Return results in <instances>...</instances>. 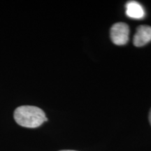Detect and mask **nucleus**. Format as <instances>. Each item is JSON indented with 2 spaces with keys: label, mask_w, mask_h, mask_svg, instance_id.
I'll return each instance as SVG.
<instances>
[{
  "label": "nucleus",
  "mask_w": 151,
  "mask_h": 151,
  "mask_svg": "<svg viewBox=\"0 0 151 151\" xmlns=\"http://www.w3.org/2000/svg\"><path fill=\"white\" fill-rule=\"evenodd\" d=\"M151 41V27L149 25H140L138 27L134 37V45L137 47H141L146 45Z\"/></svg>",
  "instance_id": "7ed1b4c3"
},
{
  "label": "nucleus",
  "mask_w": 151,
  "mask_h": 151,
  "mask_svg": "<svg viewBox=\"0 0 151 151\" xmlns=\"http://www.w3.org/2000/svg\"><path fill=\"white\" fill-rule=\"evenodd\" d=\"M60 151H76V150H60Z\"/></svg>",
  "instance_id": "423d86ee"
},
{
  "label": "nucleus",
  "mask_w": 151,
  "mask_h": 151,
  "mask_svg": "<svg viewBox=\"0 0 151 151\" xmlns=\"http://www.w3.org/2000/svg\"><path fill=\"white\" fill-rule=\"evenodd\" d=\"M129 26L124 22L114 24L111 29V40L116 45L122 46L126 44L129 40Z\"/></svg>",
  "instance_id": "f03ea898"
},
{
  "label": "nucleus",
  "mask_w": 151,
  "mask_h": 151,
  "mask_svg": "<svg viewBox=\"0 0 151 151\" xmlns=\"http://www.w3.org/2000/svg\"><path fill=\"white\" fill-rule=\"evenodd\" d=\"M149 120H150V123L151 124V109H150V113H149Z\"/></svg>",
  "instance_id": "39448f33"
},
{
  "label": "nucleus",
  "mask_w": 151,
  "mask_h": 151,
  "mask_svg": "<svg viewBox=\"0 0 151 151\" xmlns=\"http://www.w3.org/2000/svg\"><path fill=\"white\" fill-rule=\"evenodd\" d=\"M126 14L129 18L141 19L145 16V11L139 2L135 1H128L126 4Z\"/></svg>",
  "instance_id": "20e7f679"
},
{
  "label": "nucleus",
  "mask_w": 151,
  "mask_h": 151,
  "mask_svg": "<svg viewBox=\"0 0 151 151\" xmlns=\"http://www.w3.org/2000/svg\"><path fill=\"white\" fill-rule=\"evenodd\" d=\"M14 117L19 125L27 128L39 127L48 119L42 109L34 106H22L14 111Z\"/></svg>",
  "instance_id": "f257e3e1"
}]
</instances>
